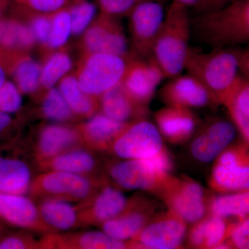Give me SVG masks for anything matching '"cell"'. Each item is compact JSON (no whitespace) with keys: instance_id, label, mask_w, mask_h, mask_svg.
I'll list each match as a JSON object with an SVG mask.
<instances>
[{"instance_id":"6da1fadb","label":"cell","mask_w":249,"mask_h":249,"mask_svg":"<svg viewBox=\"0 0 249 249\" xmlns=\"http://www.w3.org/2000/svg\"><path fill=\"white\" fill-rule=\"evenodd\" d=\"M185 70L200 80L219 105L227 107L240 86L238 52L232 48H213L204 52L191 47Z\"/></svg>"},{"instance_id":"7a4b0ae2","label":"cell","mask_w":249,"mask_h":249,"mask_svg":"<svg viewBox=\"0 0 249 249\" xmlns=\"http://www.w3.org/2000/svg\"><path fill=\"white\" fill-rule=\"evenodd\" d=\"M192 36L211 49L249 45V0H237L191 19Z\"/></svg>"},{"instance_id":"3957f363","label":"cell","mask_w":249,"mask_h":249,"mask_svg":"<svg viewBox=\"0 0 249 249\" xmlns=\"http://www.w3.org/2000/svg\"><path fill=\"white\" fill-rule=\"evenodd\" d=\"M191 18L188 8L172 2L152 49L151 58L169 79L182 73L191 48Z\"/></svg>"},{"instance_id":"277c9868","label":"cell","mask_w":249,"mask_h":249,"mask_svg":"<svg viewBox=\"0 0 249 249\" xmlns=\"http://www.w3.org/2000/svg\"><path fill=\"white\" fill-rule=\"evenodd\" d=\"M173 169V158L165 146L149 158L114 160L106 166L109 179L121 189L146 191L156 196Z\"/></svg>"},{"instance_id":"5b68a950","label":"cell","mask_w":249,"mask_h":249,"mask_svg":"<svg viewBox=\"0 0 249 249\" xmlns=\"http://www.w3.org/2000/svg\"><path fill=\"white\" fill-rule=\"evenodd\" d=\"M106 176H85L61 171H45L36 176L31 183L29 193L37 201L59 199L78 203L89 200Z\"/></svg>"},{"instance_id":"8992f818","label":"cell","mask_w":249,"mask_h":249,"mask_svg":"<svg viewBox=\"0 0 249 249\" xmlns=\"http://www.w3.org/2000/svg\"><path fill=\"white\" fill-rule=\"evenodd\" d=\"M157 196L187 224L193 225L209 214L210 204L213 196L189 177L172 175Z\"/></svg>"},{"instance_id":"52a82bcc","label":"cell","mask_w":249,"mask_h":249,"mask_svg":"<svg viewBox=\"0 0 249 249\" xmlns=\"http://www.w3.org/2000/svg\"><path fill=\"white\" fill-rule=\"evenodd\" d=\"M209 186L220 194L249 191V142L231 144L219 155L213 161Z\"/></svg>"},{"instance_id":"ba28073f","label":"cell","mask_w":249,"mask_h":249,"mask_svg":"<svg viewBox=\"0 0 249 249\" xmlns=\"http://www.w3.org/2000/svg\"><path fill=\"white\" fill-rule=\"evenodd\" d=\"M127 64L124 57L119 55L93 53L78 77L80 88L89 96H102L122 83Z\"/></svg>"},{"instance_id":"9c48e42d","label":"cell","mask_w":249,"mask_h":249,"mask_svg":"<svg viewBox=\"0 0 249 249\" xmlns=\"http://www.w3.org/2000/svg\"><path fill=\"white\" fill-rule=\"evenodd\" d=\"M164 146L157 126L145 119L130 123L109 152L121 160H140L157 155Z\"/></svg>"},{"instance_id":"30bf717a","label":"cell","mask_w":249,"mask_h":249,"mask_svg":"<svg viewBox=\"0 0 249 249\" xmlns=\"http://www.w3.org/2000/svg\"><path fill=\"white\" fill-rule=\"evenodd\" d=\"M187 225L179 216L168 209L157 213L130 240L139 242L144 249H182L188 232Z\"/></svg>"},{"instance_id":"8fae6325","label":"cell","mask_w":249,"mask_h":249,"mask_svg":"<svg viewBox=\"0 0 249 249\" xmlns=\"http://www.w3.org/2000/svg\"><path fill=\"white\" fill-rule=\"evenodd\" d=\"M160 96L165 106L191 110L219 105L200 80L188 73L169 78L160 89Z\"/></svg>"},{"instance_id":"7c38bea8","label":"cell","mask_w":249,"mask_h":249,"mask_svg":"<svg viewBox=\"0 0 249 249\" xmlns=\"http://www.w3.org/2000/svg\"><path fill=\"white\" fill-rule=\"evenodd\" d=\"M128 202L121 188L106 177L94 196L78 204L82 226L101 227L119 215Z\"/></svg>"},{"instance_id":"4fadbf2b","label":"cell","mask_w":249,"mask_h":249,"mask_svg":"<svg viewBox=\"0 0 249 249\" xmlns=\"http://www.w3.org/2000/svg\"><path fill=\"white\" fill-rule=\"evenodd\" d=\"M235 136L231 123L219 118L211 119L192 137L190 153L199 163H212L231 144Z\"/></svg>"},{"instance_id":"5bb4252c","label":"cell","mask_w":249,"mask_h":249,"mask_svg":"<svg viewBox=\"0 0 249 249\" xmlns=\"http://www.w3.org/2000/svg\"><path fill=\"white\" fill-rule=\"evenodd\" d=\"M155 201L142 195L128 199L127 206L119 215L101 226L103 231L112 238L128 241L133 238L157 213Z\"/></svg>"},{"instance_id":"9a60e30c","label":"cell","mask_w":249,"mask_h":249,"mask_svg":"<svg viewBox=\"0 0 249 249\" xmlns=\"http://www.w3.org/2000/svg\"><path fill=\"white\" fill-rule=\"evenodd\" d=\"M129 14L134 47L144 57L150 58L164 20L163 2L155 0L144 1L137 5Z\"/></svg>"},{"instance_id":"2e32d148","label":"cell","mask_w":249,"mask_h":249,"mask_svg":"<svg viewBox=\"0 0 249 249\" xmlns=\"http://www.w3.org/2000/svg\"><path fill=\"white\" fill-rule=\"evenodd\" d=\"M40 244L41 249H143L142 246L136 241L116 240L103 231L46 234L40 240Z\"/></svg>"},{"instance_id":"e0dca14e","label":"cell","mask_w":249,"mask_h":249,"mask_svg":"<svg viewBox=\"0 0 249 249\" xmlns=\"http://www.w3.org/2000/svg\"><path fill=\"white\" fill-rule=\"evenodd\" d=\"M165 78L161 69L150 57L147 61H134L127 64L122 84L134 101L142 106H148L156 90Z\"/></svg>"},{"instance_id":"ac0fdd59","label":"cell","mask_w":249,"mask_h":249,"mask_svg":"<svg viewBox=\"0 0 249 249\" xmlns=\"http://www.w3.org/2000/svg\"><path fill=\"white\" fill-rule=\"evenodd\" d=\"M0 218L26 230L52 233L42 220L37 205L23 195L0 193Z\"/></svg>"},{"instance_id":"d6986e66","label":"cell","mask_w":249,"mask_h":249,"mask_svg":"<svg viewBox=\"0 0 249 249\" xmlns=\"http://www.w3.org/2000/svg\"><path fill=\"white\" fill-rule=\"evenodd\" d=\"M154 118L162 138L173 145L191 140L199 125L193 110L185 108L165 106L156 111Z\"/></svg>"},{"instance_id":"ffe728a7","label":"cell","mask_w":249,"mask_h":249,"mask_svg":"<svg viewBox=\"0 0 249 249\" xmlns=\"http://www.w3.org/2000/svg\"><path fill=\"white\" fill-rule=\"evenodd\" d=\"M242 219L243 218L222 217L209 214L191 225L187 232V246L191 249H216L229 238Z\"/></svg>"},{"instance_id":"44dd1931","label":"cell","mask_w":249,"mask_h":249,"mask_svg":"<svg viewBox=\"0 0 249 249\" xmlns=\"http://www.w3.org/2000/svg\"><path fill=\"white\" fill-rule=\"evenodd\" d=\"M80 147L85 146L78 128L62 124H49L41 129L36 140V161L48 160Z\"/></svg>"},{"instance_id":"7402d4cb","label":"cell","mask_w":249,"mask_h":249,"mask_svg":"<svg viewBox=\"0 0 249 249\" xmlns=\"http://www.w3.org/2000/svg\"><path fill=\"white\" fill-rule=\"evenodd\" d=\"M129 124L114 120L102 112L78 128L85 147L95 152H109L116 139Z\"/></svg>"},{"instance_id":"603a6c76","label":"cell","mask_w":249,"mask_h":249,"mask_svg":"<svg viewBox=\"0 0 249 249\" xmlns=\"http://www.w3.org/2000/svg\"><path fill=\"white\" fill-rule=\"evenodd\" d=\"M92 150L85 147H77L63 153L37 162L41 171H61L98 177L99 161Z\"/></svg>"},{"instance_id":"cb8c5ba5","label":"cell","mask_w":249,"mask_h":249,"mask_svg":"<svg viewBox=\"0 0 249 249\" xmlns=\"http://www.w3.org/2000/svg\"><path fill=\"white\" fill-rule=\"evenodd\" d=\"M111 16L107 15L101 24L87 31L85 44L93 53H110L124 58L127 52V40L120 26L110 19Z\"/></svg>"},{"instance_id":"d4e9b609","label":"cell","mask_w":249,"mask_h":249,"mask_svg":"<svg viewBox=\"0 0 249 249\" xmlns=\"http://www.w3.org/2000/svg\"><path fill=\"white\" fill-rule=\"evenodd\" d=\"M101 108L103 114L124 123H130L146 119L148 106L139 104L129 96L122 83L108 90L101 96Z\"/></svg>"},{"instance_id":"484cf974","label":"cell","mask_w":249,"mask_h":249,"mask_svg":"<svg viewBox=\"0 0 249 249\" xmlns=\"http://www.w3.org/2000/svg\"><path fill=\"white\" fill-rule=\"evenodd\" d=\"M42 220L52 233L67 231L82 226L78 205L59 199H43L38 201Z\"/></svg>"},{"instance_id":"4316f807","label":"cell","mask_w":249,"mask_h":249,"mask_svg":"<svg viewBox=\"0 0 249 249\" xmlns=\"http://www.w3.org/2000/svg\"><path fill=\"white\" fill-rule=\"evenodd\" d=\"M33 179L30 168L24 160L0 156V193L25 194Z\"/></svg>"},{"instance_id":"83f0119b","label":"cell","mask_w":249,"mask_h":249,"mask_svg":"<svg viewBox=\"0 0 249 249\" xmlns=\"http://www.w3.org/2000/svg\"><path fill=\"white\" fill-rule=\"evenodd\" d=\"M209 214L222 217H249V191L213 196Z\"/></svg>"},{"instance_id":"f1b7e54d","label":"cell","mask_w":249,"mask_h":249,"mask_svg":"<svg viewBox=\"0 0 249 249\" xmlns=\"http://www.w3.org/2000/svg\"><path fill=\"white\" fill-rule=\"evenodd\" d=\"M59 90L74 114L88 117L92 116L96 103L91 96L83 91L78 79L73 76L66 77L60 82Z\"/></svg>"},{"instance_id":"f546056e","label":"cell","mask_w":249,"mask_h":249,"mask_svg":"<svg viewBox=\"0 0 249 249\" xmlns=\"http://www.w3.org/2000/svg\"><path fill=\"white\" fill-rule=\"evenodd\" d=\"M36 40L31 27L18 21H0V46L9 50L27 49Z\"/></svg>"},{"instance_id":"4dcf8cb0","label":"cell","mask_w":249,"mask_h":249,"mask_svg":"<svg viewBox=\"0 0 249 249\" xmlns=\"http://www.w3.org/2000/svg\"><path fill=\"white\" fill-rule=\"evenodd\" d=\"M41 71L40 65L31 59L23 58L16 62L13 74L20 92H35L40 84Z\"/></svg>"},{"instance_id":"1f68e13d","label":"cell","mask_w":249,"mask_h":249,"mask_svg":"<svg viewBox=\"0 0 249 249\" xmlns=\"http://www.w3.org/2000/svg\"><path fill=\"white\" fill-rule=\"evenodd\" d=\"M71 58L66 53L54 54L42 69L40 85L46 89H52L71 70Z\"/></svg>"},{"instance_id":"d6a6232c","label":"cell","mask_w":249,"mask_h":249,"mask_svg":"<svg viewBox=\"0 0 249 249\" xmlns=\"http://www.w3.org/2000/svg\"><path fill=\"white\" fill-rule=\"evenodd\" d=\"M42 109L46 118L58 122L71 120L74 114L60 90L55 88L49 89L46 95Z\"/></svg>"},{"instance_id":"836d02e7","label":"cell","mask_w":249,"mask_h":249,"mask_svg":"<svg viewBox=\"0 0 249 249\" xmlns=\"http://www.w3.org/2000/svg\"><path fill=\"white\" fill-rule=\"evenodd\" d=\"M71 34L70 11H60L52 19V29L47 45L52 48H59L66 43Z\"/></svg>"},{"instance_id":"e575fe53","label":"cell","mask_w":249,"mask_h":249,"mask_svg":"<svg viewBox=\"0 0 249 249\" xmlns=\"http://www.w3.org/2000/svg\"><path fill=\"white\" fill-rule=\"evenodd\" d=\"M96 11L95 5L88 1H81L72 7L70 11L72 34H81L92 20Z\"/></svg>"},{"instance_id":"d590c367","label":"cell","mask_w":249,"mask_h":249,"mask_svg":"<svg viewBox=\"0 0 249 249\" xmlns=\"http://www.w3.org/2000/svg\"><path fill=\"white\" fill-rule=\"evenodd\" d=\"M20 91L11 82L6 81L0 88V111L14 113L22 106Z\"/></svg>"},{"instance_id":"8d00e7d4","label":"cell","mask_w":249,"mask_h":249,"mask_svg":"<svg viewBox=\"0 0 249 249\" xmlns=\"http://www.w3.org/2000/svg\"><path fill=\"white\" fill-rule=\"evenodd\" d=\"M146 1L152 0H98L100 6L105 14L112 16L130 14L131 11L137 5ZM155 1L163 2L165 0Z\"/></svg>"},{"instance_id":"74e56055","label":"cell","mask_w":249,"mask_h":249,"mask_svg":"<svg viewBox=\"0 0 249 249\" xmlns=\"http://www.w3.org/2000/svg\"><path fill=\"white\" fill-rule=\"evenodd\" d=\"M227 240L232 249H249V216L237 223Z\"/></svg>"},{"instance_id":"f35d334b","label":"cell","mask_w":249,"mask_h":249,"mask_svg":"<svg viewBox=\"0 0 249 249\" xmlns=\"http://www.w3.org/2000/svg\"><path fill=\"white\" fill-rule=\"evenodd\" d=\"M41 249L40 240L30 235H14L0 241V249Z\"/></svg>"},{"instance_id":"ab89813d","label":"cell","mask_w":249,"mask_h":249,"mask_svg":"<svg viewBox=\"0 0 249 249\" xmlns=\"http://www.w3.org/2000/svg\"><path fill=\"white\" fill-rule=\"evenodd\" d=\"M226 107L229 111L234 124L240 131L244 141L249 142V116L242 112L232 103Z\"/></svg>"},{"instance_id":"60d3db41","label":"cell","mask_w":249,"mask_h":249,"mask_svg":"<svg viewBox=\"0 0 249 249\" xmlns=\"http://www.w3.org/2000/svg\"><path fill=\"white\" fill-rule=\"evenodd\" d=\"M31 29L36 40L47 45L52 29V21L48 18L44 16L36 18L33 20Z\"/></svg>"},{"instance_id":"b9f144b4","label":"cell","mask_w":249,"mask_h":249,"mask_svg":"<svg viewBox=\"0 0 249 249\" xmlns=\"http://www.w3.org/2000/svg\"><path fill=\"white\" fill-rule=\"evenodd\" d=\"M231 103L242 112L249 116V82L242 80Z\"/></svg>"},{"instance_id":"7bdbcfd3","label":"cell","mask_w":249,"mask_h":249,"mask_svg":"<svg viewBox=\"0 0 249 249\" xmlns=\"http://www.w3.org/2000/svg\"><path fill=\"white\" fill-rule=\"evenodd\" d=\"M32 9L42 13L58 11L66 4L67 0H23Z\"/></svg>"},{"instance_id":"ee69618b","label":"cell","mask_w":249,"mask_h":249,"mask_svg":"<svg viewBox=\"0 0 249 249\" xmlns=\"http://www.w3.org/2000/svg\"><path fill=\"white\" fill-rule=\"evenodd\" d=\"M222 0H201L199 4L195 9L198 14H202L219 9L222 5Z\"/></svg>"},{"instance_id":"f6af8a7d","label":"cell","mask_w":249,"mask_h":249,"mask_svg":"<svg viewBox=\"0 0 249 249\" xmlns=\"http://www.w3.org/2000/svg\"><path fill=\"white\" fill-rule=\"evenodd\" d=\"M237 52H238L240 70L249 78V49L242 51V52L237 50Z\"/></svg>"},{"instance_id":"bcb514c9","label":"cell","mask_w":249,"mask_h":249,"mask_svg":"<svg viewBox=\"0 0 249 249\" xmlns=\"http://www.w3.org/2000/svg\"><path fill=\"white\" fill-rule=\"evenodd\" d=\"M11 119L8 113L0 111V129L4 131L11 124Z\"/></svg>"},{"instance_id":"7dc6e473","label":"cell","mask_w":249,"mask_h":249,"mask_svg":"<svg viewBox=\"0 0 249 249\" xmlns=\"http://www.w3.org/2000/svg\"><path fill=\"white\" fill-rule=\"evenodd\" d=\"M173 1L183 5L189 9L191 7L196 8L199 4L201 0H173Z\"/></svg>"},{"instance_id":"c3c4849f","label":"cell","mask_w":249,"mask_h":249,"mask_svg":"<svg viewBox=\"0 0 249 249\" xmlns=\"http://www.w3.org/2000/svg\"><path fill=\"white\" fill-rule=\"evenodd\" d=\"M6 82V73L2 65L0 64V88Z\"/></svg>"},{"instance_id":"681fc988","label":"cell","mask_w":249,"mask_h":249,"mask_svg":"<svg viewBox=\"0 0 249 249\" xmlns=\"http://www.w3.org/2000/svg\"><path fill=\"white\" fill-rule=\"evenodd\" d=\"M237 1V0H222V5H221L220 7H222V6H224V5L229 4V3L233 2V1Z\"/></svg>"},{"instance_id":"f907efd6","label":"cell","mask_w":249,"mask_h":249,"mask_svg":"<svg viewBox=\"0 0 249 249\" xmlns=\"http://www.w3.org/2000/svg\"><path fill=\"white\" fill-rule=\"evenodd\" d=\"M3 6H4V4L1 2V1H0V21H1V14H2Z\"/></svg>"},{"instance_id":"816d5d0a","label":"cell","mask_w":249,"mask_h":249,"mask_svg":"<svg viewBox=\"0 0 249 249\" xmlns=\"http://www.w3.org/2000/svg\"><path fill=\"white\" fill-rule=\"evenodd\" d=\"M3 132V131L1 130V129H0V135H1V132Z\"/></svg>"},{"instance_id":"f5cc1de1","label":"cell","mask_w":249,"mask_h":249,"mask_svg":"<svg viewBox=\"0 0 249 249\" xmlns=\"http://www.w3.org/2000/svg\"><path fill=\"white\" fill-rule=\"evenodd\" d=\"M1 51H0V57H1Z\"/></svg>"}]
</instances>
